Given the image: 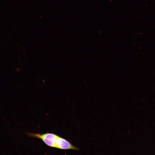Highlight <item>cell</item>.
Segmentation results:
<instances>
[{"mask_svg": "<svg viewBox=\"0 0 155 155\" xmlns=\"http://www.w3.org/2000/svg\"><path fill=\"white\" fill-rule=\"evenodd\" d=\"M55 148L61 150H72L76 151L80 149L79 148L74 146L69 141L58 135L55 140Z\"/></svg>", "mask_w": 155, "mask_h": 155, "instance_id": "2", "label": "cell"}, {"mask_svg": "<svg viewBox=\"0 0 155 155\" xmlns=\"http://www.w3.org/2000/svg\"><path fill=\"white\" fill-rule=\"evenodd\" d=\"M26 134L28 136L40 139L48 146L55 148V140L58 135L55 133H34L27 132Z\"/></svg>", "mask_w": 155, "mask_h": 155, "instance_id": "1", "label": "cell"}]
</instances>
